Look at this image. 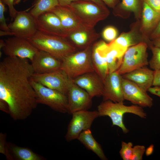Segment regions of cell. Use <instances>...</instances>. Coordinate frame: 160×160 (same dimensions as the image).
<instances>
[{
  "instance_id": "46",
  "label": "cell",
  "mask_w": 160,
  "mask_h": 160,
  "mask_svg": "<svg viewBox=\"0 0 160 160\" xmlns=\"http://www.w3.org/2000/svg\"><path fill=\"white\" fill-rule=\"evenodd\" d=\"M0 35L1 36L5 35L12 36V33L11 32L4 31L1 30L0 31Z\"/></svg>"
},
{
  "instance_id": "6",
  "label": "cell",
  "mask_w": 160,
  "mask_h": 160,
  "mask_svg": "<svg viewBox=\"0 0 160 160\" xmlns=\"http://www.w3.org/2000/svg\"><path fill=\"white\" fill-rule=\"evenodd\" d=\"M30 82L35 90L38 103L46 105L60 113H68V101L66 95L31 79Z\"/></svg>"
},
{
  "instance_id": "48",
  "label": "cell",
  "mask_w": 160,
  "mask_h": 160,
  "mask_svg": "<svg viewBox=\"0 0 160 160\" xmlns=\"http://www.w3.org/2000/svg\"><path fill=\"white\" fill-rule=\"evenodd\" d=\"M21 0H14V5H17L21 1ZM28 0H23L24 2H25L26 1Z\"/></svg>"
},
{
  "instance_id": "47",
  "label": "cell",
  "mask_w": 160,
  "mask_h": 160,
  "mask_svg": "<svg viewBox=\"0 0 160 160\" xmlns=\"http://www.w3.org/2000/svg\"><path fill=\"white\" fill-rule=\"evenodd\" d=\"M5 44L4 41L2 39H0V48L2 49L4 47Z\"/></svg>"
},
{
  "instance_id": "30",
  "label": "cell",
  "mask_w": 160,
  "mask_h": 160,
  "mask_svg": "<svg viewBox=\"0 0 160 160\" xmlns=\"http://www.w3.org/2000/svg\"><path fill=\"white\" fill-rule=\"evenodd\" d=\"M121 148L119 151L120 155L123 160H131L132 156L133 145L129 142H121Z\"/></svg>"
},
{
  "instance_id": "28",
  "label": "cell",
  "mask_w": 160,
  "mask_h": 160,
  "mask_svg": "<svg viewBox=\"0 0 160 160\" xmlns=\"http://www.w3.org/2000/svg\"><path fill=\"white\" fill-rule=\"evenodd\" d=\"M149 47L153 55L148 63L151 68L154 71L160 70V49L153 45L152 44Z\"/></svg>"
},
{
  "instance_id": "16",
  "label": "cell",
  "mask_w": 160,
  "mask_h": 160,
  "mask_svg": "<svg viewBox=\"0 0 160 160\" xmlns=\"http://www.w3.org/2000/svg\"><path fill=\"white\" fill-rule=\"evenodd\" d=\"M122 75L116 71L108 74L103 83V101L123 103L125 100L122 87Z\"/></svg>"
},
{
  "instance_id": "32",
  "label": "cell",
  "mask_w": 160,
  "mask_h": 160,
  "mask_svg": "<svg viewBox=\"0 0 160 160\" xmlns=\"http://www.w3.org/2000/svg\"><path fill=\"white\" fill-rule=\"evenodd\" d=\"M5 5L0 0V29L3 31L11 32L8 25L6 23L4 16L6 10Z\"/></svg>"
},
{
  "instance_id": "10",
  "label": "cell",
  "mask_w": 160,
  "mask_h": 160,
  "mask_svg": "<svg viewBox=\"0 0 160 160\" xmlns=\"http://www.w3.org/2000/svg\"><path fill=\"white\" fill-rule=\"evenodd\" d=\"M2 49L7 56L26 58L31 62L39 51L28 40L16 36L4 40Z\"/></svg>"
},
{
  "instance_id": "25",
  "label": "cell",
  "mask_w": 160,
  "mask_h": 160,
  "mask_svg": "<svg viewBox=\"0 0 160 160\" xmlns=\"http://www.w3.org/2000/svg\"><path fill=\"white\" fill-rule=\"evenodd\" d=\"M7 146L8 152H11L13 157L19 160H42L43 158L26 148L16 145L11 143H7Z\"/></svg>"
},
{
  "instance_id": "2",
  "label": "cell",
  "mask_w": 160,
  "mask_h": 160,
  "mask_svg": "<svg viewBox=\"0 0 160 160\" xmlns=\"http://www.w3.org/2000/svg\"><path fill=\"white\" fill-rule=\"evenodd\" d=\"M27 40L39 50L48 52L61 61L76 51V48L66 39L38 31Z\"/></svg>"
},
{
  "instance_id": "24",
  "label": "cell",
  "mask_w": 160,
  "mask_h": 160,
  "mask_svg": "<svg viewBox=\"0 0 160 160\" xmlns=\"http://www.w3.org/2000/svg\"><path fill=\"white\" fill-rule=\"evenodd\" d=\"M125 52L108 44L106 56L109 73L116 71L119 68Z\"/></svg>"
},
{
  "instance_id": "27",
  "label": "cell",
  "mask_w": 160,
  "mask_h": 160,
  "mask_svg": "<svg viewBox=\"0 0 160 160\" xmlns=\"http://www.w3.org/2000/svg\"><path fill=\"white\" fill-rule=\"evenodd\" d=\"M59 5L58 0H35L29 12L35 18Z\"/></svg>"
},
{
  "instance_id": "44",
  "label": "cell",
  "mask_w": 160,
  "mask_h": 160,
  "mask_svg": "<svg viewBox=\"0 0 160 160\" xmlns=\"http://www.w3.org/2000/svg\"><path fill=\"white\" fill-rule=\"evenodd\" d=\"M151 43L153 45L160 49V37L153 39Z\"/></svg>"
},
{
  "instance_id": "33",
  "label": "cell",
  "mask_w": 160,
  "mask_h": 160,
  "mask_svg": "<svg viewBox=\"0 0 160 160\" xmlns=\"http://www.w3.org/2000/svg\"><path fill=\"white\" fill-rule=\"evenodd\" d=\"M145 151V148L143 145H137L134 146L131 160H142Z\"/></svg>"
},
{
  "instance_id": "7",
  "label": "cell",
  "mask_w": 160,
  "mask_h": 160,
  "mask_svg": "<svg viewBox=\"0 0 160 160\" xmlns=\"http://www.w3.org/2000/svg\"><path fill=\"white\" fill-rule=\"evenodd\" d=\"M145 42H141L129 48L125 53L122 62L116 71L121 75L145 67L148 64Z\"/></svg>"
},
{
  "instance_id": "45",
  "label": "cell",
  "mask_w": 160,
  "mask_h": 160,
  "mask_svg": "<svg viewBox=\"0 0 160 160\" xmlns=\"http://www.w3.org/2000/svg\"><path fill=\"white\" fill-rule=\"evenodd\" d=\"M103 7H106V5L103 1L102 0H89Z\"/></svg>"
},
{
  "instance_id": "8",
  "label": "cell",
  "mask_w": 160,
  "mask_h": 160,
  "mask_svg": "<svg viewBox=\"0 0 160 160\" xmlns=\"http://www.w3.org/2000/svg\"><path fill=\"white\" fill-rule=\"evenodd\" d=\"M30 79L66 96L73 82L72 79L61 69L47 73H34Z\"/></svg>"
},
{
  "instance_id": "20",
  "label": "cell",
  "mask_w": 160,
  "mask_h": 160,
  "mask_svg": "<svg viewBox=\"0 0 160 160\" xmlns=\"http://www.w3.org/2000/svg\"><path fill=\"white\" fill-rule=\"evenodd\" d=\"M122 76L123 78L133 82L147 92L149 88L153 85L154 71L143 67Z\"/></svg>"
},
{
  "instance_id": "15",
  "label": "cell",
  "mask_w": 160,
  "mask_h": 160,
  "mask_svg": "<svg viewBox=\"0 0 160 160\" xmlns=\"http://www.w3.org/2000/svg\"><path fill=\"white\" fill-rule=\"evenodd\" d=\"M73 83L85 90L92 98L103 96V83L95 71L84 74L72 79Z\"/></svg>"
},
{
  "instance_id": "40",
  "label": "cell",
  "mask_w": 160,
  "mask_h": 160,
  "mask_svg": "<svg viewBox=\"0 0 160 160\" xmlns=\"http://www.w3.org/2000/svg\"><path fill=\"white\" fill-rule=\"evenodd\" d=\"M105 4L109 7L114 8L118 4L119 0H102Z\"/></svg>"
},
{
  "instance_id": "42",
  "label": "cell",
  "mask_w": 160,
  "mask_h": 160,
  "mask_svg": "<svg viewBox=\"0 0 160 160\" xmlns=\"http://www.w3.org/2000/svg\"><path fill=\"white\" fill-rule=\"evenodd\" d=\"M79 0H58L59 5L61 6H68L73 1Z\"/></svg>"
},
{
  "instance_id": "18",
  "label": "cell",
  "mask_w": 160,
  "mask_h": 160,
  "mask_svg": "<svg viewBox=\"0 0 160 160\" xmlns=\"http://www.w3.org/2000/svg\"><path fill=\"white\" fill-rule=\"evenodd\" d=\"M34 73H44L61 69L62 61L48 52L39 50L31 62Z\"/></svg>"
},
{
  "instance_id": "31",
  "label": "cell",
  "mask_w": 160,
  "mask_h": 160,
  "mask_svg": "<svg viewBox=\"0 0 160 160\" xmlns=\"http://www.w3.org/2000/svg\"><path fill=\"white\" fill-rule=\"evenodd\" d=\"M118 35L117 29L114 27L109 26L105 28L102 33L103 39L105 41L110 42L116 38Z\"/></svg>"
},
{
  "instance_id": "5",
  "label": "cell",
  "mask_w": 160,
  "mask_h": 160,
  "mask_svg": "<svg viewBox=\"0 0 160 160\" xmlns=\"http://www.w3.org/2000/svg\"><path fill=\"white\" fill-rule=\"evenodd\" d=\"M92 45L70 54L62 60L61 69L71 79L87 73L95 71L92 60Z\"/></svg>"
},
{
  "instance_id": "26",
  "label": "cell",
  "mask_w": 160,
  "mask_h": 160,
  "mask_svg": "<svg viewBox=\"0 0 160 160\" xmlns=\"http://www.w3.org/2000/svg\"><path fill=\"white\" fill-rule=\"evenodd\" d=\"M141 42L143 41H140L136 37L134 32L130 31L122 33L118 38L108 44L126 52L129 47Z\"/></svg>"
},
{
  "instance_id": "34",
  "label": "cell",
  "mask_w": 160,
  "mask_h": 160,
  "mask_svg": "<svg viewBox=\"0 0 160 160\" xmlns=\"http://www.w3.org/2000/svg\"><path fill=\"white\" fill-rule=\"evenodd\" d=\"M5 5L7 6L8 7L9 11L11 20H13L15 17L18 11L14 7V0H1Z\"/></svg>"
},
{
  "instance_id": "11",
  "label": "cell",
  "mask_w": 160,
  "mask_h": 160,
  "mask_svg": "<svg viewBox=\"0 0 160 160\" xmlns=\"http://www.w3.org/2000/svg\"><path fill=\"white\" fill-rule=\"evenodd\" d=\"M8 26L12 36L27 39L38 31L35 18L26 11H18Z\"/></svg>"
},
{
  "instance_id": "22",
  "label": "cell",
  "mask_w": 160,
  "mask_h": 160,
  "mask_svg": "<svg viewBox=\"0 0 160 160\" xmlns=\"http://www.w3.org/2000/svg\"><path fill=\"white\" fill-rule=\"evenodd\" d=\"M142 1L141 29L144 32H152L160 20V13L154 10L146 2Z\"/></svg>"
},
{
  "instance_id": "23",
  "label": "cell",
  "mask_w": 160,
  "mask_h": 160,
  "mask_svg": "<svg viewBox=\"0 0 160 160\" xmlns=\"http://www.w3.org/2000/svg\"><path fill=\"white\" fill-rule=\"evenodd\" d=\"M77 139L88 149L92 151L102 160H107L102 147L93 137L90 129L82 132Z\"/></svg>"
},
{
  "instance_id": "29",
  "label": "cell",
  "mask_w": 160,
  "mask_h": 160,
  "mask_svg": "<svg viewBox=\"0 0 160 160\" xmlns=\"http://www.w3.org/2000/svg\"><path fill=\"white\" fill-rule=\"evenodd\" d=\"M120 6L124 10L137 14L140 7V0H121Z\"/></svg>"
},
{
  "instance_id": "36",
  "label": "cell",
  "mask_w": 160,
  "mask_h": 160,
  "mask_svg": "<svg viewBox=\"0 0 160 160\" xmlns=\"http://www.w3.org/2000/svg\"><path fill=\"white\" fill-rule=\"evenodd\" d=\"M147 3L153 9L160 13V0H141Z\"/></svg>"
},
{
  "instance_id": "19",
  "label": "cell",
  "mask_w": 160,
  "mask_h": 160,
  "mask_svg": "<svg viewBox=\"0 0 160 160\" xmlns=\"http://www.w3.org/2000/svg\"><path fill=\"white\" fill-rule=\"evenodd\" d=\"M107 46L108 44L101 40L92 46V60L94 70L103 83L109 74L106 56Z\"/></svg>"
},
{
  "instance_id": "9",
  "label": "cell",
  "mask_w": 160,
  "mask_h": 160,
  "mask_svg": "<svg viewBox=\"0 0 160 160\" xmlns=\"http://www.w3.org/2000/svg\"><path fill=\"white\" fill-rule=\"evenodd\" d=\"M68 127L65 140L68 142L78 139L83 131L90 129L94 120L99 116L97 111L82 110L73 113Z\"/></svg>"
},
{
  "instance_id": "35",
  "label": "cell",
  "mask_w": 160,
  "mask_h": 160,
  "mask_svg": "<svg viewBox=\"0 0 160 160\" xmlns=\"http://www.w3.org/2000/svg\"><path fill=\"white\" fill-rule=\"evenodd\" d=\"M6 135L2 133L0 135V152L4 154L6 156L7 155V147L5 142Z\"/></svg>"
},
{
  "instance_id": "13",
  "label": "cell",
  "mask_w": 160,
  "mask_h": 160,
  "mask_svg": "<svg viewBox=\"0 0 160 160\" xmlns=\"http://www.w3.org/2000/svg\"><path fill=\"white\" fill-rule=\"evenodd\" d=\"M122 87L124 100L142 107H151L152 98L135 83L122 77Z\"/></svg>"
},
{
  "instance_id": "17",
  "label": "cell",
  "mask_w": 160,
  "mask_h": 160,
  "mask_svg": "<svg viewBox=\"0 0 160 160\" xmlns=\"http://www.w3.org/2000/svg\"><path fill=\"white\" fill-rule=\"evenodd\" d=\"M50 11L55 14L59 18L68 36L71 34L77 31L91 30L85 28L80 23L68 6L59 5Z\"/></svg>"
},
{
  "instance_id": "21",
  "label": "cell",
  "mask_w": 160,
  "mask_h": 160,
  "mask_svg": "<svg viewBox=\"0 0 160 160\" xmlns=\"http://www.w3.org/2000/svg\"><path fill=\"white\" fill-rule=\"evenodd\" d=\"M99 34L91 30H82L77 31L71 34L66 39L69 38L71 43L76 48L84 49L92 45L93 42L99 37Z\"/></svg>"
},
{
  "instance_id": "37",
  "label": "cell",
  "mask_w": 160,
  "mask_h": 160,
  "mask_svg": "<svg viewBox=\"0 0 160 160\" xmlns=\"http://www.w3.org/2000/svg\"><path fill=\"white\" fill-rule=\"evenodd\" d=\"M153 85L160 86V70L154 71Z\"/></svg>"
},
{
  "instance_id": "14",
  "label": "cell",
  "mask_w": 160,
  "mask_h": 160,
  "mask_svg": "<svg viewBox=\"0 0 160 160\" xmlns=\"http://www.w3.org/2000/svg\"><path fill=\"white\" fill-rule=\"evenodd\" d=\"M67 96L69 114L88 110L92 106V98L85 90L73 82L70 86Z\"/></svg>"
},
{
  "instance_id": "4",
  "label": "cell",
  "mask_w": 160,
  "mask_h": 160,
  "mask_svg": "<svg viewBox=\"0 0 160 160\" xmlns=\"http://www.w3.org/2000/svg\"><path fill=\"white\" fill-rule=\"evenodd\" d=\"M99 116H108L111 119L112 126L121 128L124 133L129 131L123 122V116L126 113H130L145 119L147 114L142 107L137 105L127 106L123 103L114 102L110 100L103 101L97 107Z\"/></svg>"
},
{
  "instance_id": "43",
  "label": "cell",
  "mask_w": 160,
  "mask_h": 160,
  "mask_svg": "<svg viewBox=\"0 0 160 160\" xmlns=\"http://www.w3.org/2000/svg\"><path fill=\"white\" fill-rule=\"evenodd\" d=\"M154 150V145L153 144L150 145L145 150V153L147 156L151 155Z\"/></svg>"
},
{
  "instance_id": "3",
  "label": "cell",
  "mask_w": 160,
  "mask_h": 160,
  "mask_svg": "<svg viewBox=\"0 0 160 160\" xmlns=\"http://www.w3.org/2000/svg\"><path fill=\"white\" fill-rule=\"evenodd\" d=\"M68 6L80 23L89 30L93 29L97 23L106 18L109 13L107 7L90 1H75Z\"/></svg>"
},
{
  "instance_id": "41",
  "label": "cell",
  "mask_w": 160,
  "mask_h": 160,
  "mask_svg": "<svg viewBox=\"0 0 160 160\" xmlns=\"http://www.w3.org/2000/svg\"><path fill=\"white\" fill-rule=\"evenodd\" d=\"M0 109L3 112L9 114V108L8 104L5 102L1 100H0Z\"/></svg>"
},
{
  "instance_id": "12",
  "label": "cell",
  "mask_w": 160,
  "mask_h": 160,
  "mask_svg": "<svg viewBox=\"0 0 160 160\" xmlns=\"http://www.w3.org/2000/svg\"><path fill=\"white\" fill-rule=\"evenodd\" d=\"M38 31L47 35L66 39L68 35L58 17L51 11L44 12L35 18Z\"/></svg>"
},
{
  "instance_id": "39",
  "label": "cell",
  "mask_w": 160,
  "mask_h": 160,
  "mask_svg": "<svg viewBox=\"0 0 160 160\" xmlns=\"http://www.w3.org/2000/svg\"><path fill=\"white\" fill-rule=\"evenodd\" d=\"M147 91L151 94L157 95L160 97V86H154V87H151Z\"/></svg>"
},
{
  "instance_id": "1",
  "label": "cell",
  "mask_w": 160,
  "mask_h": 160,
  "mask_svg": "<svg viewBox=\"0 0 160 160\" xmlns=\"http://www.w3.org/2000/svg\"><path fill=\"white\" fill-rule=\"evenodd\" d=\"M34 73L27 59L7 56L0 63V100L7 103L14 120L28 118L38 104L30 82Z\"/></svg>"
},
{
  "instance_id": "38",
  "label": "cell",
  "mask_w": 160,
  "mask_h": 160,
  "mask_svg": "<svg viewBox=\"0 0 160 160\" xmlns=\"http://www.w3.org/2000/svg\"><path fill=\"white\" fill-rule=\"evenodd\" d=\"M159 37H160V20L156 28L151 33V38L153 40Z\"/></svg>"
}]
</instances>
